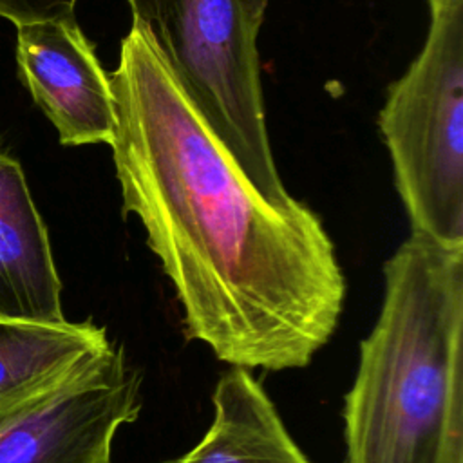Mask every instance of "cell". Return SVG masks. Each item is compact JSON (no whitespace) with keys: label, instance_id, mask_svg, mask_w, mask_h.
Instances as JSON below:
<instances>
[{"label":"cell","instance_id":"cell-1","mask_svg":"<svg viewBox=\"0 0 463 463\" xmlns=\"http://www.w3.org/2000/svg\"><path fill=\"white\" fill-rule=\"evenodd\" d=\"M109 76L123 213L143 224L186 336L232 367H306L333 336L345 297L320 219L255 188L137 22Z\"/></svg>","mask_w":463,"mask_h":463},{"label":"cell","instance_id":"cell-2","mask_svg":"<svg viewBox=\"0 0 463 463\" xmlns=\"http://www.w3.org/2000/svg\"><path fill=\"white\" fill-rule=\"evenodd\" d=\"M344 396L345 463H463V246L411 232Z\"/></svg>","mask_w":463,"mask_h":463},{"label":"cell","instance_id":"cell-3","mask_svg":"<svg viewBox=\"0 0 463 463\" xmlns=\"http://www.w3.org/2000/svg\"><path fill=\"white\" fill-rule=\"evenodd\" d=\"M194 107L255 188L289 206L271 154L251 0H127Z\"/></svg>","mask_w":463,"mask_h":463},{"label":"cell","instance_id":"cell-4","mask_svg":"<svg viewBox=\"0 0 463 463\" xmlns=\"http://www.w3.org/2000/svg\"><path fill=\"white\" fill-rule=\"evenodd\" d=\"M411 230L463 246V0L430 14L425 45L378 116Z\"/></svg>","mask_w":463,"mask_h":463},{"label":"cell","instance_id":"cell-5","mask_svg":"<svg viewBox=\"0 0 463 463\" xmlns=\"http://www.w3.org/2000/svg\"><path fill=\"white\" fill-rule=\"evenodd\" d=\"M139 387L125 349L110 342L0 416V463H112L118 430L139 414Z\"/></svg>","mask_w":463,"mask_h":463},{"label":"cell","instance_id":"cell-6","mask_svg":"<svg viewBox=\"0 0 463 463\" xmlns=\"http://www.w3.org/2000/svg\"><path fill=\"white\" fill-rule=\"evenodd\" d=\"M16 63L61 145L112 143L116 99L110 76L74 16L16 25Z\"/></svg>","mask_w":463,"mask_h":463},{"label":"cell","instance_id":"cell-7","mask_svg":"<svg viewBox=\"0 0 463 463\" xmlns=\"http://www.w3.org/2000/svg\"><path fill=\"white\" fill-rule=\"evenodd\" d=\"M0 318L63 322L47 228L20 163L0 150Z\"/></svg>","mask_w":463,"mask_h":463},{"label":"cell","instance_id":"cell-8","mask_svg":"<svg viewBox=\"0 0 463 463\" xmlns=\"http://www.w3.org/2000/svg\"><path fill=\"white\" fill-rule=\"evenodd\" d=\"M212 405L208 430L174 463H311L248 369L222 373Z\"/></svg>","mask_w":463,"mask_h":463},{"label":"cell","instance_id":"cell-9","mask_svg":"<svg viewBox=\"0 0 463 463\" xmlns=\"http://www.w3.org/2000/svg\"><path fill=\"white\" fill-rule=\"evenodd\" d=\"M109 344L105 327L92 320L0 318V416L56 385Z\"/></svg>","mask_w":463,"mask_h":463},{"label":"cell","instance_id":"cell-10","mask_svg":"<svg viewBox=\"0 0 463 463\" xmlns=\"http://www.w3.org/2000/svg\"><path fill=\"white\" fill-rule=\"evenodd\" d=\"M78 0H0V16L14 25L74 16Z\"/></svg>","mask_w":463,"mask_h":463},{"label":"cell","instance_id":"cell-11","mask_svg":"<svg viewBox=\"0 0 463 463\" xmlns=\"http://www.w3.org/2000/svg\"><path fill=\"white\" fill-rule=\"evenodd\" d=\"M429 2V7H430V14L445 9L452 0H427Z\"/></svg>","mask_w":463,"mask_h":463},{"label":"cell","instance_id":"cell-12","mask_svg":"<svg viewBox=\"0 0 463 463\" xmlns=\"http://www.w3.org/2000/svg\"><path fill=\"white\" fill-rule=\"evenodd\" d=\"M251 2H253L255 9L264 16V11H266V7H268V2H269V0H251Z\"/></svg>","mask_w":463,"mask_h":463}]
</instances>
